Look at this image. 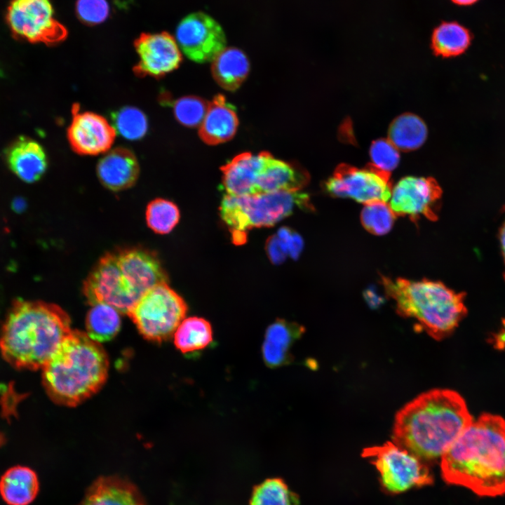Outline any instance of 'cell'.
I'll return each instance as SVG.
<instances>
[{"mask_svg":"<svg viewBox=\"0 0 505 505\" xmlns=\"http://www.w3.org/2000/svg\"><path fill=\"white\" fill-rule=\"evenodd\" d=\"M444 480L478 496L505 494V420L483 414L440 457Z\"/></svg>","mask_w":505,"mask_h":505,"instance_id":"1","label":"cell"},{"mask_svg":"<svg viewBox=\"0 0 505 505\" xmlns=\"http://www.w3.org/2000/svg\"><path fill=\"white\" fill-rule=\"evenodd\" d=\"M473 422L456 391L435 389L400 409L395 417L393 443L424 462L440 458Z\"/></svg>","mask_w":505,"mask_h":505,"instance_id":"2","label":"cell"},{"mask_svg":"<svg viewBox=\"0 0 505 505\" xmlns=\"http://www.w3.org/2000/svg\"><path fill=\"white\" fill-rule=\"evenodd\" d=\"M71 332L70 318L59 306L17 300L1 328V352L15 368L42 369Z\"/></svg>","mask_w":505,"mask_h":505,"instance_id":"3","label":"cell"},{"mask_svg":"<svg viewBox=\"0 0 505 505\" xmlns=\"http://www.w3.org/2000/svg\"><path fill=\"white\" fill-rule=\"evenodd\" d=\"M42 370L50 398L58 404L74 407L103 386L109 359L100 344L86 332L72 330Z\"/></svg>","mask_w":505,"mask_h":505,"instance_id":"4","label":"cell"},{"mask_svg":"<svg viewBox=\"0 0 505 505\" xmlns=\"http://www.w3.org/2000/svg\"><path fill=\"white\" fill-rule=\"evenodd\" d=\"M381 283L397 312L415 320L437 340L452 333L466 314L465 293L456 292L440 281L381 276Z\"/></svg>","mask_w":505,"mask_h":505,"instance_id":"5","label":"cell"},{"mask_svg":"<svg viewBox=\"0 0 505 505\" xmlns=\"http://www.w3.org/2000/svg\"><path fill=\"white\" fill-rule=\"evenodd\" d=\"M297 208L310 210L313 206L307 194L275 191L247 196L224 195L220 215L228 227L232 241L243 244L252 228L271 227Z\"/></svg>","mask_w":505,"mask_h":505,"instance_id":"6","label":"cell"},{"mask_svg":"<svg viewBox=\"0 0 505 505\" xmlns=\"http://www.w3.org/2000/svg\"><path fill=\"white\" fill-rule=\"evenodd\" d=\"M187 311L183 298L163 282L144 292L128 315L144 338L162 342L174 335Z\"/></svg>","mask_w":505,"mask_h":505,"instance_id":"7","label":"cell"},{"mask_svg":"<svg viewBox=\"0 0 505 505\" xmlns=\"http://www.w3.org/2000/svg\"><path fill=\"white\" fill-rule=\"evenodd\" d=\"M361 455L375 465L382 487L389 493L399 494L433 482L425 462L393 442L365 448Z\"/></svg>","mask_w":505,"mask_h":505,"instance_id":"8","label":"cell"},{"mask_svg":"<svg viewBox=\"0 0 505 505\" xmlns=\"http://www.w3.org/2000/svg\"><path fill=\"white\" fill-rule=\"evenodd\" d=\"M90 305L105 303L128 314L142 296L130 273L120 262L116 251L102 257L83 283Z\"/></svg>","mask_w":505,"mask_h":505,"instance_id":"9","label":"cell"},{"mask_svg":"<svg viewBox=\"0 0 505 505\" xmlns=\"http://www.w3.org/2000/svg\"><path fill=\"white\" fill-rule=\"evenodd\" d=\"M6 21L18 39L53 45L67 38V30L54 17L50 0H12Z\"/></svg>","mask_w":505,"mask_h":505,"instance_id":"10","label":"cell"},{"mask_svg":"<svg viewBox=\"0 0 505 505\" xmlns=\"http://www.w3.org/2000/svg\"><path fill=\"white\" fill-rule=\"evenodd\" d=\"M390 174L372 163L363 168L342 163L325 182L324 189L331 196L350 198L363 204L386 202L393 189Z\"/></svg>","mask_w":505,"mask_h":505,"instance_id":"11","label":"cell"},{"mask_svg":"<svg viewBox=\"0 0 505 505\" xmlns=\"http://www.w3.org/2000/svg\"><path fill=\"white\" fill-rule=\"evenodd\" d=\"M175 40L189 59L199 63L213 61L227 45L221 25L203 12L191 13L180 22Z\"/></svg>","mask_w":505,"mask_h":505,"instance_id":"12","label":"cell"},{"mask_svg":"<svg viewBox=\"0 0 505 505\" xmlns=\"http://www.w3.org/2000/svg\"><path fill=\"white\" fill-rule=\"evenodd\" d=\"M442 189L433 177L408 176L392 189L389 203L396 216H409L415 222L420 216L436 221Z\"/></svg>","mask_w":505,"mask_h":505,"instance_id":"13","label":"cell"},{"mask_svg":"<svg viewBox=\"0 0 505 505\" xmlns=\"http://www.w3.org/2000/svg\"><path fill=\"white\" fill-rule=\"evenodd\" d=\"M134 46L139 60L133 71L139 77L161 78L178 68L182 60L175 39L167 32L143 33Z\"/></svg>","mask_w":505,"mask_h":505,"instance_id":"14","label":"cell"},{"mask_svg":"<svg viewBox=\"0 0 505 505\" xmlns=\"http://www.w3.org/2000/svg\"><path fill=\"white\" fill-rule=\"evenodd\" d=\"M116 130L101 115L81 112L79 105L72 107V119L67 138L73 151L80 155L95 156L110 150Z\"/></svg>","mask_w":505,"mask_h":505,"instance_id":"15","label":"cell"},{"mask_svg":"<svg viewBox=\"0 0 505 505\" xmlns=\"http://www.w3.org/2000/svg\"><path fill=\"white\" fill-rule=\"evenodd\" d=\"M309 182V173L299 165L277 159L264 152V162L257 180V194L300 191Z\"/></svg>","mask_w":505,"mask_h":505,"instance_id":"16","label":"cell"},{"mask_svg":"<svg viewBox=\"0 0 505 505\" xmlns=\"http://www.w3.org/2000/svg\"><path fill=\"white\" fill-rule=\"evenodd\" d=\"M96 171L103 186L119 191L128 189L135 183L140 166L133 152L120 147L106 152L98 161Z\"/></svg>","mask_w":505,"mask_h":505,"instance_id":"17","label":"cell"},{"mask_svg":"<svg viewBox=\"0 0 505 505\" xmlns=\"http://www.w3.org/2000/svg\"><path fill=\"white\" fill-rule=\"evenodd\" d=\"M304 328L295 322L276 319L264 334L262 355L265 365L271 368L290 363L293 344L302 335Z\"/></svg>","mask_w":505,"mask_h":505,"instance_id":"18","label":"cell"},{"mask_svg":"<svg viewBox=\"0 0 505 505\" xmlns=\"http://www.w3.org/2000/svg\"><path fill=\"white\" fill-rule=\"evenodd\" d=\"M264 162V152L255 155L238 154L222 168V184L227 194L247 196L257 194V180Z\"/></svg>","mask_w":505,"mask_h":505,"instance_id":"19","label":"cell"},{"mask_svg":"<svg viewBox=\"0 0 505 505\" xmlns=\"http://www.w3.org/2000/svg\"><path fill=\"white\" fill-rule=\"evenodd\" d=\"M6 157L11 170L26 182L39 180L47 168L44 149L28 137H20L14 141L6 149Z\"/></svg>","mask_w":505,"mask_h":505,"instance_id":"20","label":"cell"},{"mask_svg":"<svg viewBox=\"0 0 505 505\" xmlns=\"http://www.w3.org/2000/svg\"><path fill=\"white\" fill-rule=\"evenodd\" d=\"M238 125V116L234 106L222 95H217L208 103L206 116L200 126L199 136L206 144H220L234 136Z\"/></svg>","mask_w":505,"mask_h":505,"instance_id":"21","label":"cell"},{"mask_svg":"<svg viewBox=\"0 0 505 505\" xmlns=\"http://www.w3.org/2000/svg\"><path fill=\"white\" fill-rule=\"evenodd\" d=\"M79 505H145L137 489L118 477H101L93 483Z\"/></svg>","mask_w":505,"mask_h":505,"instance_id":"22","label":"cell"},{"mask_svg":"<svg viewBox=\"0 0 505 505\" xmlns=\"http://www.w3.org/2000/svg\"><path fill=\"white\" fill-rule=\"evenodd\" d=\"M39 490L36 473L26 466L10 468L0 479V494L8 505H28L36 498Z\"/></svg>","mask_w":505,"mask_h":505,"instance_id":"23","label":"cell"},{"mask_svg":"<svg viewBox=\"0 0 505 505\" xmlns=\"http://www.w3.org/2000/svg\"><path fill=\"white\" fill-rule=\"evenodd\" d=\"M250 69L245 54L236 48H225L213 60L212 74L217 83L227 90L237 89Z\"/></svg>","mask_w":505,"mask_h":505,"instance_id":"24","label":"cell"},{"mask_svg":"<svg viewBox=\"0 0 505 505\" xmlns=\"http://www.w3.org/2000/svg\"><path fill=\"white\" fill-rule=\"evenodd\" d=\"M427 137L425 123L412 113L403 114L393 120L389 127L388 140L403 152L415 150L421 147Z\"/></svg>","mask_w":505,"mask_h":505,"instance_id":"25","label":"cell"},{"mask_svg":"<svg viewBox=\"0 0 505 505\" xmlns=\"http://www.w3.org/2000/svg\"><path fill=\"white\" fill-rule=\"evenodd\" d=\"M471 35L468 29L457 22H443L433 31L431 49L436 56H458L467 50Z\"/></svg>","mask_w":505,"mask_h":505,"instance_id":"26","label":"cell"},{"mask_svg":"<svg viewBox=\"0 0 505 505\" xmlns=\"http://www.w3.org/2000/svg\"><path fill=\"white\" fill-rule=\"evenodd\" d=\"M175 347L182 354L202 351L213 342V329L206 319L192 316L184 318L174 335Z\"/></svg>","mask_w":505,"mask_h":505,"instance_id":"27","label":"cell"},{"mask_svg":"<svg viewBox=\"0 0 505 505\" xmlns=\"http://www.w3.org/2000/svg\"><path fill=\"white\" fill-rule=\"evenodd\" d=\"M91 306L86 318V334L99 343L111 340L121 327L119 311L105 303Z\"/></svg>","mask_w":505,"mask_h":505,"instance_id":"28","label":"cell"},{"mask_svg":"<svg viewBox=\"0 0 505 505\" xmlns=\"http://www.w3.org/2000/svg\"><path fill=\"white\" fill-rule=\"evenodd\" d=\"M249 505H299V499L281 478H272L253 488Z\"/></svg>","mask_w":505,"mask_h":505,"instance_id":"29","label":"cell"},{"mask_svg":"<svg viewBox=\"0 0 505 505\" xmlns=\"http://www.w3.org/2000/svg\"><path fill=\"white\" fill-rule=\"evenodd\" d=\"M145 217L150 229L159 234H167L179 222L180 213L173 202L158 198L148 203Z\"/></svg>","mask_w":505,"mask_h":505,"instance_id":"30","label":"cell"},{"mask_svg":"<svg viewBox=\"0 0 505 505\" xmlns=\"http://www.w3.org/2000/svg\"><path fill=\"white\" fill-rule=\"evenodd\" d=\"M396 217L389 204L379 201L364 204L361 222L368 232L382 236L391 229Z\"/></svg>","mask_w":505,"mask_h":505,"instance_id":"31","label":"cell"},{"mask_svg":"<svg viewBox=\"0 0 505 505\" xmlns=\"http://www.w3.org/2000/svg\"><path fill=\"white\" fill-rule=\"evenodd\" d=\"M113 117L115 129L128 140H139L147 131V119L145 114L136 107H123L114 113Z\"/></svg>","mask_w":505,"mask_h":505,"instance_id":"32","label":"cell"},{"mask_svg":"<svg viewBox=\"0 0 505 505\" xmlns=\"http://www.w3.org/2000/svg\"><path fill=\"white\" fill-rule=\"evenodd\" d=\"M208 103L196 96H185L175 101V119L187 127L201 126L208 109Z\"/></svg>","mask_w":505,"mask_h":505,"instance_id":"33","label":"cell"},{"mask_svg":"<svg viewBox=\"0 0 505 505\" xmlns=\"http://www.w3.org/2000/svg\"><path fill=\"white\" fill-rule=\"evenodd\" d=\"M370 155L373 165L389 173L397 167L400 161L398 149L388 139L373 141Z\"/></svg>","mask_w":505,"mask_h":505,"instance_id":"34","label":"cell"},{"mask_svg":"<svg viewBox=\"0 0 505 505\" xmlns=\"http://www.w3.org/2000/svg\"><path fill=\"white\" fill-rule=\"evenodd\" d=\"M76 8L79 18L90 25L102 22L109 14L106 0H78Z\"/></svg>","mask_w":505,"mask_h":505,"instance_id":"35","label":"cell"},{"mask_svg":"<svg viewBox=\"0 0 505 505\" xmlns=\"http://www.w3.org/2000/svg\"><path fill=\"white\" fill-rule=\"evenodd\" d=\"M283 241L288 252L289 257L297 259L303 250V239L295 230L283 227L276 233Z\"/></svg>","mask_w":505,"mask_h":505,"instance_id":"36","label":"cell"},{"mask_svg":"<svg viewBox=\"0 0 505 505\" xmlns=\"http://www.w3.org/2000/svg\"><path fill=\"white\" fill-rule=\"evenodd\" d=\"M265 251L271 262L274 264H281L288 257L282 241L276 234L267 240Z\"/></svg>","mask_w":505,"mask_h":505,"instance_id":"37","label":"cell"},{"mask_svg":"<svg viewBox=\"0 0 505 505\" xmlns=\"http://www.w3.org/2000/svg\"><path fill=\"white\" fill-rule=\"evenodd\" d=\"M494 346L498 349L505 348V319L502 321V325L499 331L493 337Z\"/></svg>","mask_w":505,"mask_h":505,"instance_id":"38","label":"cell"},{"mask_svg":"<svg viewBox=\"0 0 505 505\" xmlns=\"http://www.w3.org/2000/svg\"><path fill=\"white\" fill-rule=\"evenodd\" d=\"M503 213L504 215V220L502 222V224H501L500 229H499V239H500L501 252H502L503 257L504 260V264H505V206L503 208ZM504 280H505V272L504 274Z\"/></svg>","mask_w":505,"mask_h":505,"instance_id":"39","label":"cell"},{"mask_svg":"<svg viewBox=\"0 0 505 505\" xmlns=\"http://www.w3.org/2000/svg\"><path fill=\"white\" fill-rule=\"evenodd\" d=\"M454 4L459 5V6H470L476 2H477L478 0H451Z\"/></svg>","mask_w":505,"mask_h":505,"instance_id":"40","label":"cell"}]
</instances>
